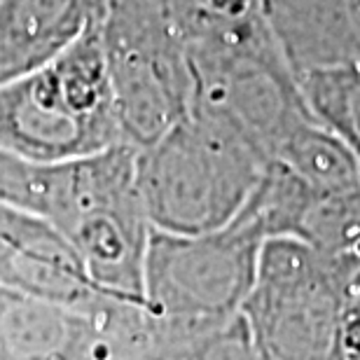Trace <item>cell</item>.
I'll return each mask as SVG.
<instances>
[{"label":"cell","instance_id":"277c9868","mask_svg":"<svg viewBox=\"0 0 360 360\" xmlns=\"http://www.w3.org/2000/svg\"><path fill=\"white\" fill-rule=\"evenodd\" d=\"M241 319L257 360H340L344 309L333 260L292 236L269 239Z\"/></svg>","mask_w":360,"mask_h":360},{"label":"cell","instance_id":"6da1fadb","mask_svg":"<svg viewBox=\"0 0 360 360\" xmlns=\"http://www.w3.org/2000/svg\"><path fill=\"white\" fill-rule=\"evenodd\" d=\"M269 160L222 122L190 110L139 150L136 183L146 213L169 232L208 234L246 206Z\"/></svg>","mask_w":360,"mask_h":360},{"label":"cell","instance_id":"52a82bcc","mask_svg":"<svg viewBox=\"0 0 360 360\" xmlns=\"http://www.w3.org/2000/svg\"><path fill=\"white\" fill-rule=\"evenodd\" d=\"M103 14L105 0H0V87L52 63Z\"/></svg>","mask_w":360,"mask_h":360},{"label":"cell","instance_id":"ba28073f","mask_svg":"<svg viewBox=\"0 0 360 360\" xmlns=\"http://www.w3.org/2000/svg\"><path fill=\"white\" fill-rule=\"evenodd\" d=\"M271 162L283 164L316 194L342 192L360 185L358 155L314 117L288 134Z\"/></svg>","mask_w":360,"mask_h":360},{"label":"cell","instance_id":"9c48e42d","mask_svg":"<svg viewBox=\"0 0 360 360\" xmlns=\"http://www.w3.org/2000/svg\"><path fill=\"white\" fill-rule=\"evenodd\" d=\"M185 47L225 45L267 26L262 0H167Z\"/></svg>","mask_w":360,"mask_h":360},{"label":"cell","instance_id":"5b68a950","mask_svg":"<svg viewBox=\"0 0 360 360\" xmlns=\"http://www.w3.org/2000/svg\"><path fill=\"white\" fill-rule=\"evenodd\" d=\"M185 49L192 73L190 110L234 129L269 162L288 134L311 117L269 26L239 42Z\"/></svg>","mask_w":360,"mask_h":360},{"label":"cell","instance_id":"7a4b0ae2","mask_svg":"<svg viewBox=\"0 0 360 360\" xmlns=\"http://www.w3.org/2000/svg\"><path fill=\"white\" fill-rule=\"evenodd\" d=\"M0 141L35 155L103 153L124 143L101 24L52 63L0 87Z\"/></svg>","mask_w":360,"mask_h":360},{"label":"cell","instance_id":"30bf717a","mask_svg":"<svg viewBox=\"0 0 360 360\" xmlns=\"http://www.w3.org/2000/svg\"><path fill=\"white\" fill-rule=\"evenodd\" d=\"M309 115L354 150L360 160V68L337 66L297 77Z\"/></svg>","mask_w":360,"mask_h":360},{"label":"cell","instance_id":"3957f363","mask_svg":"<svg viewBox=\"0 0 360 360\" xmlns=\"http://www.w3.org/2000/svg\"><path fill=\"white\" fill-rule=\"evenodd\" d=\"M101 35L122 139L146 150L190 115L185 42L167 0H105Z\"/></svg>","mask_w":360,"mask_h":360},{"label":"cell","instance_id":"8992f818","mask_svg":"<svg viewBox=\"0 0 360 360\" xmlns=\"http://www.w3.org/2000/svg\"><path fill=\"white\" fill-rule=\"evenodd\" d=\"M295 80L321 68H360V0H262Z\"/></svg>","mask_w":360,"mask_h":360}]
</instances>
